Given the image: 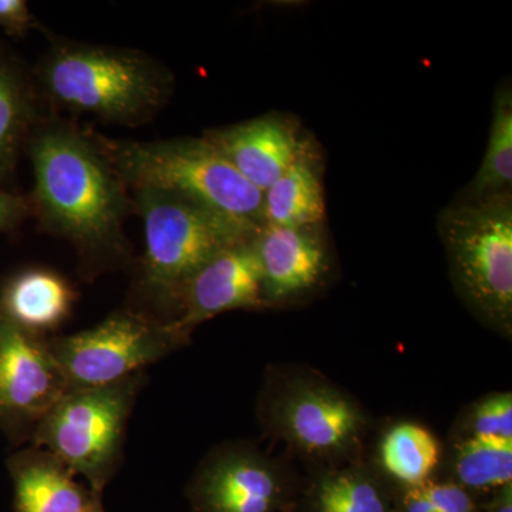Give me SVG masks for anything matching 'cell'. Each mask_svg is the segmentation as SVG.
Returning <instances> with one entry per match:
<instances>
[{
	"label": "cell",
	"instance_id": "obj_1",
	"mask_svg": "<svg viewBox=\"0 0 512 512\" xmlns=\"http://www.w3.org/2000/svg\"><path fill=\"white\" fill-rule=\"evenodd\" d=\"M25 151L35 175L29 195L32 217L40 228L67 239L90 264L124 258V224L136 205L99 136L45 114L33 127Z\"/></svg>",
	"mask_w": 512,
	"mask_h": 512
},
{
	"label": "cell",
	"instance_id": "obj_2",
	"mask_svg": "<svg viewBox=\"0 0 512 512\" xmlns=\"http://www.w3.org/2000/svg\"><path fill=\"white\" fill-rule=\"evenodd\" d=\"M55 109L116 126L150 123L174 92L173 73L140 50L56 39L33 74Z\"/></svg>",
	"mask_w": 512,
	"mask_h": 512
},
{
	"label": "cell",
	"instance_id": "obj_3",
	"mask_svg": "<svg viewBox=\"0 0 512 512\" xmlns=\"http://www.w3.org/2000/svg\"><path fill=\"white\" fill-rule=\"evenodd\" d=\"M99 141L128 190L174 192L252 227L264 225V192L245 180L204 137L131 141L99 136Z\"/></svg>",
	"mask_w": 512,
	"mask_h": 512
},
{
	"label": "cell",
	"instance_id": "obj_4",
	"mask_svg": "<svg viewBox=\"0 0 512 512\" xmlns=\"http://www.w3.org/2000/svg\"><path fill=\"white\" fill-rule=\"evenodd\" d=\"M454 288L485 325L512 329V191L463 200L437 217Z\"/></svg>",
	"mask_w": 512,
	"mask_h": 512
},
{
	"label": "cell",
	"instance_id": "obj_5",
	"mask_svg": "<svg viewBox=\"0 0 512 512\" xmlns=\"http://www.w3.org/2000/svg\"><path fill=\"white\" fill-rule=\"evenodd\" d=\"M133 194L144 225L143 285L160 301L175 303L198 269L259 231L174 192L141 188Z\"/></svg>",
	"mask_w": 512,
	"mask_h": 512
},
{
	"label": "cell",
	"instance_id": "obj_6",
	"mask_svg": "<svg viewBox=\"0 0 512 512\" xmlns=\"http://www.w3.org/2000/svg\"><path fill=\"white\" fill-rule=\"evenodd\" d=\"M134 387L131 377L99 389H70L39 421L37 441L100 490L119 451Z\"/></svg>",
	"mask_w": 512,
	"mask_h": 512
},
{
	"label": "cell",
	"instance_id": "obj_7",
	"mask_svg": "<svg viewBox=\"0 0 512 512\" xmlns=\"http://www.w3.org/2000/svg\"><path fill=\"white\" fill-rule=\"evenodd\" d=\"M180 340L167 323L124 311L92 329L56 340L49 349L70 389H99L131 379Z\"/></svg>",
	"mask_w": 512,
	"mask_h": 512
},
{
	"label": "cell",
	"instance_id": "obj_8",
	"mask_svg": "<svg viewBox=\"0 0 512 512\" xmlns=\"http://www.w3.org/2000/svg\"><path fill=\"white\" fill-rule=\"evenodd\" d=\"M69 390L49 346L0 318V421H40Z\"/></svg>",
	"mask_w": 512,
	"mask_h": 512
},
{
	"label": "cell",
	"instance_id": "obj_9",
	"mask_svg": "<svg viewBox=\"0 0 512 512\" xmlns=\"http://www.w3.org/2000/svg\"><path fill=\"white\" fill-rule=\"evenodd\" d=\"M254 239L225 249L185 282L174 303L180 315L167 323L181 339L222 313L266 305Z\"/></svg>",
	"mask_w": 512,
	"mask_h": 512
},
{
	"label": "cell",
	"instance_id": "obj_10",
	"mask_svg": "<svg viewBox=\"0 0 512 512\" xmlns=\"http://www.w3.org/2000/svg\"><path fill=\"white\" fill-rule=\"evenodd\" d=\"M275 423L281 436L303 453L336 456L359 439L363 416L335 387L303 382L286 390L276 404Z\"/></svg>",
	"mask_w": 512,
	"mask_h": 512
},
{
	"label": "cell",
	"instance_id": "obj_11",
	"mask_svg": "<svg viewBox=\"0 0 512 512\" xmlns=\"http://www.w3.org/2000/svg\"><path fill=\"white\" fill-rule=\"evenodd\" d=\"M291 491L278 468L247 451H229L201 471L191 490L195 512H284Z\"/></svg>",
	"mask_w": 512,
	"mask_h": 512
},
{
	"label": "cell",
	"instance_id": "obj_12",
	"mask_svg": "<svg viewBox=\"0 0 512 512\" xmlns=\"http://www.w3.org/2000/svg\"><path fill=\"white\" fill-rule=\"evenodd\" d=\"M202 137L262 192L298 160L309 144L298 123L282 114H266L208 130Z\"/></svg>",
	"mask_w": 512,
	"mask_h": 512
},
{
	"label": "cell",
	"instance_id": "obj_13",
	"mask_svg": "<svg viewBox=\"0 0 512 512\" xmlns=\"http://www.w3.org/2000/svg\"><path fill=\"white\" fill-rule=\"evenodd\" d=\"M254 248L266 305L311 291L328 269L319 227L262 225L255 235Z\"/></svg>",
	"mask_w": 512,
	"mask_h": 512
},
{
	"label": "cell",
	"instance_id": "obj_14",
	"mask_svg": "<svg viewBox=\"0 0 512 512\" xmlns=\"http://www.w3.org/2000/svg\"><path fill=\"white\" fill-rule=\"evenodd\" d=\"M76 292L49 268H28L10 276L0 291V318L37 336L59 328L69 318Z\"/></svg>",
	"mask_w": 512,
	"mask_h": 512
},
{
	"label": "cell",
	"instance_id": "obj_15",
	"mask_svg": "<svg viewBox=\"0 0 512 512\" xmlns=\"http://www.w3.org/2000/svg\"><path fill=\"white\" fill-rule=\"evenodd\" d=\"M39 100L35 77L0 45V187L6 190L15 180L20 154L33 127L45 116Z\"/></svg>",
	"mask_w": 512,
	"mask_h": 512
},
{
	"label": "cell",
	"instance_id": "obj_16",
	"mask_svg": "<svg viewBox=\"0 0 512 512\" xmlns=\"http://www.w3.org/2000/svg\"><path fill=\"white\" fill-rule=\"evenodd\" d=\"M325 217L322 167L309 143L298 160L264 191L262 222L276 227H320Z\"/></svg>",
	"mask_w": 512,
	"mask_h": 512
},
{
	"label": "cell",
	"instance_id": "obj_17",
	"mask_svg": "<svg viewBox=\"0 0 512 512\" xmlns=\"http://www.w3.org/2000/svg\"><path fill=\"white\" fill-rule=\"evenodd\" d=\"M55 457L25 458L13 468L16 511L93 512L97 505Z\"/></svg>",
	"mask_w": 512,
	"mask_h": 512
},
{
	"label": "cell",
	"instance_id": "obj_18",
	"mask_svg": "<svg viewBox=\"0 0 512 512\" xmlns=\"http://www.w3.org/2000/svg\"><path fill=\"white\" fill-rule=\"evenodd\" d=\"M301 512H396V495L372 474L346 468L320 477Z\"/></svg>",
	"mask_w": 512,
	"mask_h": 512
},
{
	"label": "cell",
	"instance_id": "obj_19",
	"mask_svg": "<svg viewBox=\"0 0 512 512\" xmlns=\"http://www.w3.org/2000/svg\"><path fill=\"white\" fill-rule=\"evenodd\" d=\"M440 454L436 437L414 423L397 424L380 444L383 470L400 488L417 487L433 480Z\"/></svg>",
	"mask_w": 512,
	"mask_h": 512
},
{
	"label": "cell",
	"instance_id": "obj_20",
	"mask_svg": "<svg viewBox=\"0 0 512 512\" xmlns=\"http://www.w3.org/2000/svg\"><path fill=\"white\" fill-rule=\"evenodd\" d=\"M512 191V90L510 80L498 87L493 121L484 160L471 183L461 192L463 200H477Z\"/></svg>",
	"mask_w": 512,
	"mask_h": 512
},
{
	"label": "cell",
	"instance_id": "obj_21",
	"mask_svg": "<svg viewBox=\"0 0 512 512\" xmlns=\"http://www.w3.org/2000/svg\"><path fill=\"white\" fill-rule=\"evenodd\" d=\"M456 483L471 494H494L512 484V440L467 437L454 458Z\"/></svg>",
	"mask_w": 512,
	"mask_h": 512
},
{
	"label": "cell",
	"instance_id": "obj_22",
	"mask_svg": "<svg viewBox=\"0 0 512 512\" xmlns=\"http://www.w3.org/2000/svg\"><path fill=\"white\" fill-rule=\"evenodd\" d=\"M396 512H481L476 495L456 481H434L402 488L396 495Z\"/></svg>",
	"mask_w": 512,
	"mask_h": 512
},
{
	"label": "cell",
	"instance_id": "obj_23",
	"mask_svg": "<svg viewBox=\"0 0 512 512\" xmlns=\"http://www.w3.org/2000/svg\"><path fill=\"white\" fill-rule=\"evenodd\" d=\"M468 437L512 440V396L498 393L476 404L468 417Z\"/></svg>",
	"mask_w": 512,
	"mask_h": 512
},
{
	"label": "cell",
	"instance_id": "obj_24",
	"mask_svg": "<svg viewBox=\"0 0 512 512\" xmlns=\"http://www.w3.org/2000/svg\"><path fill=\"white\" fill-rule=\"evenodd\" d=\"M39 26L25 0H0V29L8 36L23 37Z\"/></svg>",
	"mask_w": 512,
	"mask_h": 512
},
{
	"label": "cell",
	"instance_id": "obj_25",
	"mask_svg": "<svg viewBox=\"0 0 512 512\" xmlns=\"http://www.w3.org/2000/svg\"><path fill=\"white\" fill-rule=\"evenodd\" d=\"M32 215V202L28 195L0 187V232L15 231Z\"/></svg>",
	"mask_w": 512,
	"mask_h": 512
},
{
	"label": "cell",
	"instance_id": "obj_26",
	"mask_svg": "<svg viewBox=\"0 0 512 512\" xmlns=\"http://www.w3.org/2000/svg\"><path fill=\"white\" fill-rule=\"evenodd\" d=\"M485 512H512V484L495 491L490 503L485 505Z\"/></svg>",
	"mask_w": 512,
	"mask_h": 512
},
{
	"label": "cell",
	"instance_id": "obj_27",
	"mask_svg": "<svg viewBox=\"0 0 512 512\" xmlns=\"http://www.w3.org/2000/svg\"><path fill=\"white\" fill-rule=\"evenodd\" d=\"M93 512H101V511L99 510V507H97L96 510H94Z\"/></svg>",
	"mask_w": 512,
	"mask_h": 512
}]
</instances>
